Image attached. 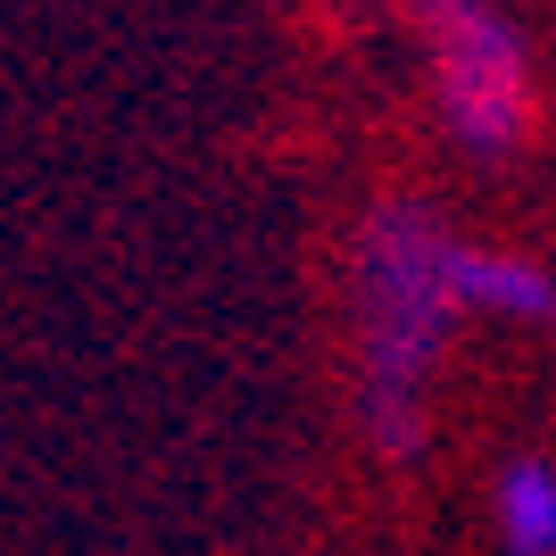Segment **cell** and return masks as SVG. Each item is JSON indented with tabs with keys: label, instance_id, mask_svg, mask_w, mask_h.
I'll return each mask as SVG.
<instances>
[{
	"label": "cell",
	"instance_id": "obj_4",
	"mask_svg": "<svg viewBox=\"0 0 556 556\" xmlns=\"http://www.w3.org/2000/svg\"><path fill=\"white\" fill-rule=\"evenodd\" d=\"M498 540L507 556H556V465L515 457L498 473Z\"/></svg>",
	"mask_w": 556,
	"mask_h": 556
},
{
	"label": "cell",
	"instance_id": "obj_1",
	"mask_svg": "<svg viewBox=\"0 0 556 556\" xmlns=\"http://www.w3.org/2000/svg\"><path fill=\"white\" fill-rule=\"evenodd\" d=\"M457 316V241L416 200L374 208L366 257H357V357H366V416L382 448L416 441L424 374Z\"/></svg>",
	"mask_w": 556,
	"mask_h": 556
},
{
	"label": "cell",
	"instance_id": "obj_2",
	"mask_svg": "<svg viewBox=\"0 0 556 556\" xmlns=\"http://www.w3.org/2000/svg\"><path fill=\"white\" fill-rule=\"evenodd\" d=\"M432 92L457 141L515 150L532 134V59L498 9H432Z\"/></svg>",
	"mask_w": 556,
	"mask_h": 556
},
{
	"label": "cell",
	"instance_id": "obj_3",
	"mask_svg": "<svg viewBox=\"0 0 556 556\" xmlns=\"http://www.w3.org/2000/svg\"><path fill=\"white\" fill-rule=\"evenodd\" d=\"M457 307H498V316H556V275H540L515 250H457Z\"/></svg>",
	"mask_w": 556,
	"mask_h": 556
}]
</instances>
